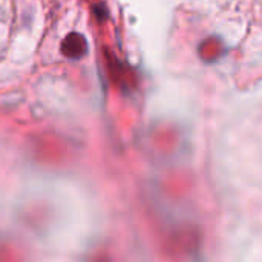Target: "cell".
<instances>
[{
    "label": "cell",
    "mask_w": 262,
    "mask_h": 262,
    "mask_svg": "<svg viewBox=\"0 0 262 262\" xmlns=\"http://www.w3.org/2000/svg\"><path fill=\"white\" fill-rule=\"evenodd\" d=\"M12 221L26 236L38 243L55 238L66 223V206L51 189L23 190L12 204Z\"/></svg>",
    "instance_id": "obj_1"
},
{
    "label": "cell",
    "mask_w": 262,
    "mask_h": 262,
    "mask_svg": "<svg viewBox=\"0 0 262 262\" xmlns=\"http://www.w3.org/2000/svg\"><path fill=\"white\" fill-rule=\"evenodd\" d=\"M61 51L66 57L69 58H80L86 54L88 51V43L86 38L81 34L71 32L66 35V38L61 43Z\"/></svg>",
    "instance_id": "obj_2"
}]
</instances>
